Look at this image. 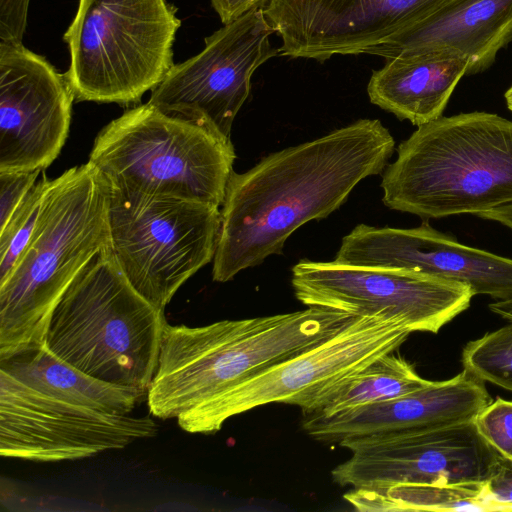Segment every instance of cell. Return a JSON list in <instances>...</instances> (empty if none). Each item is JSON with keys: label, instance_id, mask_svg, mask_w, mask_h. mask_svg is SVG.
Instances as JSON below:
<instances>
[{"label": "cell", "instance_id": "6da1fadb", "mask_svg": "<svg viewBox=\"0 0 512 512\" xmlns=\"http://www.w3.org/2000/svg\"><path fill=\"white\" fill-rule=\"evenodd\" d=\"M395 149L378 119H359L314 140L232 172L221 212L212 277L232 280L240 271L280 254L305 223L326 218L365 178L384 171Z\"/></svg>", "mask_w": 512, "mask_h": 512}, {"label": "cell", "instance_id": "7a4b0ae2", "mask_svg": "<svg viewBox=\"0 0 512 512\" xmlns=\"http://www.w3.org/2000/svg\"><path fill=\"white\" fill-rule=\"evenodd\" d=\"M356 317L308 306L199 327L166 323L146 394L149 411L156 418L177 419L192 433L209 407L233 388L323 343Z\"/></svg>", "mask_w": 512, "mask_h": 512}, {"label": "cell", "instance_id": "3957f363", "mask_svg": "<svg viewBox=\"0 0 512 512\" xmlns=\"http://www.w3.org/2000/svg\"><path fill=\"white\" fill-rule=\"evenodd\" d=\"M108 208V184L90 162L51 179L32 236L0 282V362L46 345L60 298L110 246Z\"/></svg>", "mask_w": 512, "mask_h": 512}, {"label": "cell", "instance_id": "277c9868", "mask_svg": "<svg viewBox=\"0 0 512 512\" xmlns=\"http://www.w3.org/2000/svg\"><path fill=\"white\" fill-rule=\"evenodd\" d=\"M384 169L382 201L425 220L512 202V121L488 112L418 126Z\"/></svg>", "mask_w": 512, "mask_h": 512}, {"label": "cell", "instance_id": "5b68a950", "mask_svg": "<svg viewBox=\"0 0 512 512\" xmlns=\"http://www.w3.org/2000/svg\"><path fill=\"white\" fill-rule=\"evenodd\" d=\"M166 323L164 310L130 284L109 246L60 298L45 343L55 356L92 377L147 392Z\"/></svg>", "mask_w": 512, "mask_h": 512}, {"label": "cell", "instance_id": "8992f818", "mask_svg": "<svg viewBox=\"0 0 512 512\" xmlns=\"http://www.w3.org/2000/svg\"><path fill=\"white\" fill-rule=\"evenodd\" d=\"M235 158L230 138L147 102L98 133L88 162L110 189L220 208Z\"/></svg>", "mask_w": 512, "mask_h": 512}, {"label": "cell", "instance_id": "52a82bcc", "mask_svg": "<svg viewBox=\"0 0 512 512\" xmlns=\"http://www.w3.org/2000/svg\"><path fill=\"white\" fill-rule=\"evenodd\" d=\"M176 12L166 0H79L63 36L75 100L139 103L174 66Z\"/></svg>", "mask_w": 512, "mask_h": 512}, {"label": "cell", "instance_id": "ba28073f", "mask_svg": "<svg viewBox=\"0 0 512 512\" xmlns=\"http://www.w3.org/2000/svg\"><path fill=\"white\" fill-rule=\"evenodd\" d=\"M109 187V186H108ZM110 249L130 284L164 310L178 289L214 259L220 208L109 188Z\"/></svg>", "mask_w": 512, "mask_h": 512}, {"label": "cell", "instance_id": "9c48e42d", "mask_svg": "<svg viewBox=\"0 0 512 512\" xmlns=\"http://www.w3.org/2000/svg\"><path fill=\"white\" fill-rule=\"evenodd\" d=\"M340 446L351 456L331 471L333 481L363 490L401 484L485 485L502 458L474 420L355 437Z\"/></svg>", "mask_w": 512, "mask_h": 512}, {"label": "cell", "instance_id": "30bf717a", "mask_svg": "<svg viewBox=\"0 0 512 512\" xmlns=\"http://www.w3.org/2000/svg\"><path fill=\"white\" fill-rule=\"evenodd\" d=\"M296 298L306 306L380 316L411 332L437 333L464 312L474 293L463 283L404 270L301 260L292 268Z\"/></svg>", "mask_w": 512, "mask_h": 512}, {"label": "cell", "instance_id": "8fae6325", "mask_svg": "<svg viewBox=\"0 0 512 512\" xmlns=\"http://www.w3.org/2000/svg\"><path fill=\"white\" fill-rule=\"evenodd\" d=\"M264 9H252L205 38L197 55L174 64L151 91L148 103L230 138L233 121L249 96L254 71L280 54Z\"/></svg>", "mask_w": 512, "mask_h": 512}, {"label": "cell", "instance_id": "7c38bea8", "mask_svg": "<svg viewBox=\"0 0 512 512\" xmlns=\"http://www.w3.org/2000/svg\"><path fill=\"white\" fill-rule=\"evenodd\" d=\"M158 432L148 416L117 414L39 391L0 367V455L36 462L77 460L122 449Z\"/></svg>", "mask_w": 512, "mask_h": 512}, {"label": "cell", "instance_id": "4fadbf2b", "mask_svg": "<svg viewBox=\"0 0 512 512\" xmlns=\"http://www.w3.org/2000/svg\"><path fill=\"white\" fill-rule=\"evenodd\" d=\"M412 332L380 316H357L323 343L241 383L202 415L192 434H212L226 420L270 403H286L396 351Z\"/></svg>", "mask_w": 512, "mask_h": 512}, {"label": "cell", "instance_id": "5bb4252c", "mask_svg": "<svg viewBox=\"0 0 512 512\" xmlns=\"http://www.w3.org/2000/svg\"><path fill=\"white\" fill-rule=\"evenodd\" d=\"M66 73L22 43L0 42V171L45 170L68 137Z\"/></svg>", "mask_w": 512, "mask_h": 512}, {"label": "cell", "instance_id": "9a60e30c", "mask_svg": "<svg viewBox=\"0 0 512 512\" xmlns=\"http://www.w3.org/2000/svg\"><path fill=\"white\" fill-rule=\"evenodd\" d=\"M449 0H268L280 54L325 61L367 53Z\"/></svg>", "mask_w": 512, "mask_h": 512}, {"label": "cell", "instance_id": "2e32d148", "mask_svg": "<svg viewBox=\"0 0 512 512\" xmlns=\"http://www.w3.org/2000/svg\"><path fill=\"white\" fill-rule=\"evenodd\" d=\"M333 261L456 281L496 301L512 298V259L461 244L427 221L415 228L359 224L342 239Z\"/></svg>", "mask_w": 512, "mask_h": 512}, {"label": "cell", "instance_id": "e0dca14e", "mask_svg": "<svg viewBox=\"0 0 512 512\" xmlns=\"http://www.w3.org/2000/svg\"><path fill=\"white\" fill-rule=\"evenodd\" d=\"M485 382L463 369L409 394L325 416H302L315 440L340 445L378 433L432 429L472 421L492 401Z\"/></svg>", "mask_w": 512, "mask_h": 512}, {"label": "cell", "instance_id": "ac0fdd59", "mask_svg": "<svg viewBox=\"0 0 512 512\" xmlns=\"http://www.w3.org/2000/svg\"><path fill=\"white\" fill-rule=\"evenodd\" d=\"M511 41L512 0H449L366 54L389 59L445 51L468 58L466 75H474Z\"/></svg>", "mask_w": 512, "mask_h": 512}, {"label": "cell", "instance_id": "d6986e66", "mask_svg": "<svg viewBox=\"0 0 512 512\" xmlns=\"http://www.w3.org/2000/svg\"><path fill=\"white\" fill-rule=\"evenodd\" d=\"M468 65V58L445 51L389 58L372 73L368 96L373 104L418 127L443 116Z\"/></svg>", "mask_w": 512, "mask_h": 512}, {"label": "cell", "instance_id": "ffe728a7", "mask_svg": "<svg viewBox=\"0 0 512 512\" xmlns=\"http://www.w3.org/2000/svg\"><path fill=\"white\" fill-rule=\"evenodd\" d=\"M0 363V367L39 391L110 413L130 414L147 394L92 377L55 356L46 345Z\"/></svg>", "mask_w": 512, "mask_h": 512}, {"label": "cell", "instance_id": "44dd1931", "mask_svg": "<svg viewBox=\"0 0 512 512\" xmlns=\"http://www.w3.org/2000/svg\"><path fill=\"white\" fill-rule=\"evenodd\" d=\"M393 352L361 369L291 401L302 416H325L368 404L388 401L427 387L412 364Z\"/></svg>", "mask_w": 512, "mask_h": 512}, {"label": "cell", "instance_id": "7402d4cb", "mask_svg": "<svg viewBox=\"0 0 512 512\" xmlns=\"http://www.w3.org/2000/svg\"><path fill=\"white\" fill-rule=\"evenodd\" d=\"M485 485L401 484L351 489L344 498L359 511H491Z\"/></svg>", "mask_w": 512, "mask_h": 512}, {"label": "cell", "instance_id": "603a6c76", "mask_svg": "<svg viewBox=\"0 0 512 512\" xmlns=\"http://www.w3.org/2000/svg\"><path fill=\"white\" fill-rule=\"evenodd\" d=\"M463 369L512 391V322L468 342L461 355Z\"/></svg>", "mask_w": 512, "mask_h": 512}, {"label": "cell", "instance_id": "cb8c5ba5", "mask_svg": "<svg viewBox=\"0 0 512 512\" xmlns=\"http://www.w3.org/2000/svg\"><path fill=\"white\" fill-rule=\"evenodd\" d=\"M50 181L43 170L9 220L0 228V282L9 275L32 236Z\"/></svg>", "mask_w": 512, "mask_h": 512}, {"label": "cell", "instance_id": "d4e9b609", "mask_svg": "<svg viewBox=\"0 0 512 512\" xmlns=\"http://www.w3.org/2000/svg\"><path fill=\"white\" fill-rule=\"evenodd\" d=\"M483 438L503 458L512 461V401L497 398L474 419Z\"/></svg>", "mask_w": 512, "mask_h": 512}, {"label": "cell", "instance_id": "484cf974", "mask_svg": "<svg viewBox=\"0 0 512 512\" xmlns=\"http://www.w3.org/2000/svg\"><path fill=\"white\" fill-rule=\"evenodd\" d=\"M42 171H0V228L9 220Z\"/></svg>", "mask_w": 512, "mask_h": 512}, {"label": "cell", "instance_id": "4316f807", "mask_svg": "<svg viewBox=\"0 0 512 512\" xmlns=\"http://www.w3.org/2000/svg\"><path fill=\"white\" fill-rule=\"evenodd\" d=\"M30 0H0V42L22 43Z\"/></svg>", "mask_w": 512, "mask_h": 512}, {"label": "cell", "instance_id": "83f0119b", "mask_svg": "<svg viewBox=\"0 0 512 512\" xmlns=\"http://www.w3.org/2000/svg\"><path fill=\"white\" fill-rule=\"evenodd\" d=\"M484 498L491 511L512 507V461L501 458L496 473L484 486Z\"/></svg>", "mask_w": 512, "mask_h": 512}, {"label": "cell", "instance_id": "f1b7e54d", "mask_svg": "<svg viewBox=\"0 0 512 512\" xmlns=\"http://www.w3.org/2000/svg\"><path fill=\"white\" fill-rule=\"evenodd\" d=\"M268 0H211L214 10L223 24L256 8H263Z\"/></svg>", "mask_w": 512, "mask_h": 512}, {"label": "cell", "instance_id": "f546056e", "mask_svg": "<svg viewBox=\"0 0 512 512\" xmlns=\"http://www.w3.org/2000/svg\"><path fill=\"white\" fill-rule=\"evenodd\" d=\"M476 216L501 223L512 231V202L499 205Z\"/></svg>", "mask_w": 512, "mask_h": 512}, {"label": "cell", "instance_id": "4dcf8cb0", "mask_svg": "<svg viewBox=\"0 0 512 512\" xmlns=\"http://www.w3.org/2000/svg\"><path fill=\"white\" fill-rule=\"evenodd\" d=\"M488 308L507 322H512V298L492 302Z\"/></svg>", "mask_w": 512, "mask_h": 512}, {"label": "cell", "instance_id": "1f68e13d", "mask_svg": "<svg viewBox=\"0 0 512 512\" xmlns=\"http://www.w3.org/2000/svg\"><path fill=\"white\" fill-rule=\"evenodd\" d=\"M507 108L512 112V85L504 94Z\"/></svg>", "mask_w": 512, "mask_h": 512}, {"label": "cell", "instance_id": "d6a6232c", "mask_svg": "<svg viewBox=\"0 0 512 512\" xmlns=\"http://www.w3.org/2000/svg\"><path fill=\"white\" fill-rule=\"evenodd\" d=\"M510 511H512V507L510 508Z\"/></svg>", "mask_w": 512, "mask_h": 512}]
</instances>
